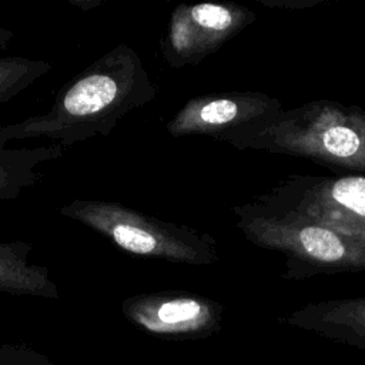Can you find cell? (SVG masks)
I'll return each instance as SVG.
<instances>
[{
    "label": "cell",
    "mask_w": 365,
    "mask_h": 365,
    "mask_svg": "<svg viewBox=\"0 0 365 365\" xmlns=\"http://www.w3.org/2000/svg\"><path fill=\"white\" fill-rule=\"evenodd\" d=\"M237 228L285 258L287 279L365 271V177L289 174L234 205Z\"/></svg>",
    "instance_id": "1"
},
{
    "label": "cell",
    "mask_w": 365,
    "mask_h": 365,
    "mask_svg": "<svg viewBox=\"0 0 365 365\" xmlns=\"http://www.w3.org/2000/svg\"><path fill=\"white\" fill-rule=\"evenodd\" d=\"M50 63L21 56L0 57V104L24 91L30 84L48 73Z\"/></svg>",
    "instance_id": "11"
},
{
    "label": "cell",
    "mask_w": 365,
    "mask_h": 365,
    "mask_svg": "<svg viewBox=\"0 0 365 365\" xmlns=\"http://www.w3.org/2000/svg\"><path fill=\"white\" fill-rule=\"evenodd\" d=\"M282 103L262 91H212L195 96L167 121L173 137L200 135L218 140L250 121L282 110Z\"/></svg>",
    "instance_id": "7"
},
{
    "label": "cell",
    "mask_w": 365,
    "mask_h": 365,
    "mask_svg": "<svg viewBox=\"0 0 365 365\" xmlns=\"http://www.w3.org/2000/svg\"><path fill=\"white\" fill-rule=\"evenodd\" d=\"M60 212L134 255L190 265H210L218 259L217 240L211 234L163 221L121 202L74 200Z\"/></svg>",
    "instance_id": "4"
},
{
    "label": "cell",
    "mask_w": 365,
    "mask_h": 365,
    "mask_svg": "<svg viewBox=\"0 0 365 365\" xmlns=\"http://www.w3.org/2000/svg\"><path fill=\"white\" fill-rule=\"evenodd\" d=\"M123 315L140 329L168 339L205 338L221 328L222 307L185 291L145 292L121 304Z\"/></svg>",
    "instance_id": "6"
},
{
    "label": "cell",
    "mask_w": 365,
    "mask_h": 365,
    "mask_svg": "<svg viewBox=\"0 0 365 365\" xmlns=\"http://www.w3.org/2000/svg\"><path fill=\"white\" fill-rule=\"evenodd\" d=\"M33 245L27 241L0 242V292L58 298V289L44 265L31 264Z\"/></svg>",
    "instance_id": "9"
},
{
    "label": "cell",
    "mask_w": 365,
    "mask_h": 365,
    "mask_svg": "<svg viewBox=\"0 0 365 365\" xmlns=\"http://www.w3.org/2000/svg\"><path fill=\"white\" fill-rule=\"evenodd\" d=\"M64 147L53 145L34 148H10L0 144V201L17 198L21 191L43 178L37 167L63 155Z\"/></svg>",
    "instance_id": "10"
},
{
    "label": "cell",
    "mask_w": 365,
    "mask_h": 365,
    "mask_svg": "<svg viewBox=\"0 0 365 365\" xmlns=\"http://www.w3.org/2000/svg\"><path fill=\"white\" fill-rule=\"evenodd\" d=\"M282 322L365 348V295L308 304L287 315Z\"/></svg>",
    "instance_id": "8"
},
{
    "label": "cell",
    "mask_w": 365,
    "mask_h": 365,
    "mask_svg": "<svg viewBox=\"0 0 365 365\" xmlns=\"http://www.w3.org/2000/svg\"><path fill=\"white\" fill-rule=\"evenodd\" d=\"M158 94L134 48L121 43L98 57L57 93L51 110L0 127V144L11 140L50 138L67 148L108 135L118 120Z\"/></svg>",
    "instance_id": "2"
},
{
    "label": "cell",
    "mask_w": 365,
    "mask_h": 365,
    "mask_svg": "<svg viewBox=\"0 0 365 365\" xmlns=\"http://www.w3.org/2000/svg\"><path fill=\"white\" fill-rule=\"evenodd\" d=\"M13 36H14V33L11 30L0 27V48H6L10 43V40L13 38Z\"/></svg>",
    "instance_id": "13"
},
{
    "label": "cell",
    "mask_w": 365,
    "mask_h": 365,
    "mask_svg": "<svg viewBox=\"0 0 365 365\" xmlns=\"http://www.w3.org/2000/svg\"><path fill=\"white\" fill-rule=\"evenodd\" d=\"M254 20L252 10L231 1L181 3L161 37L163 58L173 68L197 66Z\"/></svg>",
    "instance_id": "5"
},
{
    "label": "cell",
    "mask_w": 365,
    "mask_h": 365,
    "mask_svg": "<svg viewBox=\"0 0 365 365\" xmlns=\"http://www.w3.org/2000/svg\"><path fill=\"white\" fill-rule=\"evenodd\" d=\"M0 365H54V364L47 355L30 346L1 344Z\"/></svg>",
    "instance_id": "12"
},
{
    "label": "cell",
    "mask_w": 365,
    "mask_h": 365,
    "mask_svg": "<svg viewBox=\"0 0 365 365\" xmlns=\"http://www.w3.org/2000/svg\"><path fill=\"white\" fill-rule=\"evenodd\" d=\"M217 141L309 160L365 177V111L332 100L282 108L222 134Z\"/></svg>",
    "instance_id": "3"
}]
</instances>
